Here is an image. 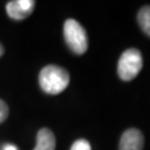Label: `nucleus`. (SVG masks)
<instances>
[{
    "label": "nucleus",
    "instance_id": "1a4fd4ad",
    "mask_svg": "<svg viewBox=\"0 0 150 150\" xmlns=\"http://www.w3.org/2000/svg\"><path fill=\"white\" fill-rule=\"evenodd\" d=\"M8 113H9V109L8 106L4 100L0 99V122L5 121L7 117H8Z\"/></svg>",
    "mask_w": 150,
    "mask_h": 150
},
{
    "label": "nucleus",
    "instance_id": "7ed1b4c3",
    "mask_svg": "<svg viewBox=\"0 0 150 150\" xmlns=\"http://www.w3.org/2000/svg\"><path fill=\"white\" fill-rule=\"evenodd\" d=\"M142 68V56L138 49H127L120 57L118 61L119 77L125 81L134 79Z\"/></svg>",
    "mask_w": 150,
    "mask_h": 150
},
{
    "label": "nucleus",
    "instance_id": "6e6552de",
    "mask_svg": "<svg viewBox=\"0 0 150 150\" xmlns=\"http://www.w3.org/2000/svg\"><path fill=\"white\" fill-rule=\"evenodd\" d=\"M70 150H91V146L86 139H79L72 144Z\"/></svg>",
    "mask_w": 150,
    "mask_h": 150
},
{
    "label": "nucleus",
    "instance_id": "20e7f679",
    "mask_svg": "<svg viewBox=\"0 0 150 150\" xmlns=\"http://www.w3.org/2000/svg\"><path fill=\"white\" fill-rule=\"evenodd\" d=\"M36 2L33 0H13L9 1L6 6L7 15L11 19L22 20L31 15L35 9Z\"/></svg>",
    "mask_w": 150,
    "mask_h": 150
},
{
    "label": "nucleus",
    "instance_id": "9d476101",
    "mask_svg": "<svg viewBox=\"0 0 150 150\" xmlns=\"http://www.w3.org/2000/svg\"><path fill=\"white\" fill-rule=\"evenodd\" d=\"M4 150H18V149H17L16 146L13 145H6L4 147Z\"/></svg>",
    "mask_w": 150,
    "mask_h": 150
},
{
    "label": "nucleus",
    "instance_id": "f257e3e1",
    "mask_svg": "<svg viewBox=\"0 0 150 150\" xmlns=\"http://www.w3.org/2000/svg\"><path fill=\"white\" fill-rule=\"evenodd\" d=\"M70 77L62 67L49 64L41 69L39 74V85L46 93L58 95L68 87Z\"/></svg>",
    "mask_w": 150,
    "mask_h": 150
},
{
    "label": "nucleus",
    "instance_id": "0eeeda50",
    "mask_svg": "<svg viewBox=\"0 0 150 150\" xmlns=\"http://www.w3.org/2000/svg\"><path fill=\"white\" fill-rule=\"evenodd\" d=\"M138 22L142 31L150 37V6H145L139 10Z\"/></svg>",
    "mask_w": 150,
    "mask_h": 150
},
{
    "label": "nucleus",
    "instance_id": "423d86ee",
    "mask_svg": "<svg viewBox=\"0 0 150 150\" xmlns=\"http://www.w3.org/2000/svg\"><path fill=\"white\" fill-rule=\"evenodd\" d=\"M56 138L54 132L48 128H42L38 131L37 144L33 150H54Z\"/></svg>",
    "mask_w": 150,
    "mask_h": 150
},
{
    "label": "nucleus",
    "instance_id": "9b49d317",
    "mask_svg": "<svg viewBox=\"0 0 150 150\" xmlns=\"http://www.w3.org/2000/svg\"><path fill=\"white\" fill-rule=\"evenodd\" d=\"M4 52H5V49H4V46L0 43V56H2L4 54Z\"/></svg>",
    "mask_w": 150,
    "mask_h": 150
},
{
    "label": "nucleus",
    "instance_id": "39448f33",
    "mask_svg": "<svg viewBox=\"0 0 150 150\" xmlns=\"http://www.w3.org/2000/svg\"><path fill=\"white\" fill-rule=\"evenodd\" d=\"M144 134L136 128L127 129L121 136L119 150H142Z\"/></svg>",
    "mask_w": 150,
    "mask_h": 150
},
{
    "label": "nucleus",
    "instance_id": "f03ea898",
    "mask_svg": "<svg viewBox=\"0 0 150 150\" xmlns=\"http://www.w3.org/2000/svg\"><path fill=\"white\" fill-rule=\"evenodd\" d=\"M64 40L75 54H82L88 49V38L85 28L75 19L66 20L64 25Z\"/></svg>",
    "mask_w": 150,
    "mask_h": 150
}]
</instances>
